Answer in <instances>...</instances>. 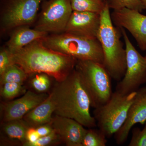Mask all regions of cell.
<instances>
[{
	"label": "cell",
	"mask_w": 146,
	"mask_h": 146,
	"mask_svg": "<svg viewBox=\"0 0 146 146\" xmlns=\"http://www.w3.org/2000/svg\"><path fill=\"white\" fill-rule=\"evenodd\" d=\"M9 52L11 63L21 67L28 75L44 73L57 82L65 80L74 70L77 62L74 58L45 46L41 39Z\"/></svg>",
	"instance_id": "1"
},
{
	"label": "cell",
	"mask_w": 146,
	"mask_h": 146,
	"mask_svg": "<svg viewBox=\"0 0 146 146\" xmlns=\"http://www.w3.org/2000/svg\"><path fill=\"white\" fill-rule=\"evenodd\" d=\"M50 95L56 115L73 119L89 128L97 126L90 113V96L76 68L65 80L57 82Z\"/></svg>",
	"instance_id": "2"
},
{
	"label": "cell",
	"mask_w": 146,
	"mask_h": 146,
	"mask_svg": "<svg viewBox=\"0 0 146 146\" xmlns=\"http://www.w3.org/2000/svg\"><path fill=\"white\" fill-rule=\"evenodd\" d=\"M110 9L106 2L100 13L97 38L103 52V65L112 78L119 82L126 71V52L120 39L119 32L113 25Z\"/></svg>",
	"instance_id": "3"
},
{
	"label": "cell",
	"mask_w": 146,
	"mask_h": 146,
	"mask_svg": "<svg viewBox=\"0 0 146 146\" xmlns=\"http://www.w3.org/2000/svg\"><path fill=\"white\" fill-rule=\"evenodd\" d=\"M45 46L68 55L78 60H91L103 64L104 54L99 41L64 32L41 39Z\"/></svg>",
	"instance_id": "4"
},
{
	"label": "cell",
	"mask_w": 146,
	"mask_h": 146,
	"mask_svg": "<svg viewBox=\"0 0 146 146\" xmlns=\"http://www.w3.org/2000/svg\"><path fill=\"white\" fill-rule=\"evenodd\" d=\"M136 94L137 91L123 94L115 91L105 104L95 108L97 126L107 138H111L124 123Z\"/></svg>",
	"instance_id": "5"
},
{
	"label": "cell",
	"mask_w": 146,
	"mask_h": 146,
	"mask_svg": "<svg viewBox=\"0 0 146 146\" xmlns=\"http://www.w3.org/2000/svg\"><path fill=\"white\" fill-rule=\"evenodd\" d=\"M75 68L89 93L91 107L96 108L105 104L113 92L112 78L103 65L91 60H77Z\"/></svg>",
	"instance_id": "6"
},
{
	"label": "cell",
	"mask_w": 146,
	"mask_h": 146,
	"mask_svg": "<svg viewBox=\"0 0 146 146\" xmlns=\"http://www.w3.org/2000/svg\"><path fill=\"white\" fill-rule=\"evenodd\" d=\"M121 29L125 43L127 68L122 79L117 84L115 91L123 94L137 91L146 83V56H143L133 46L125 29Z\"/></svg>",
	"instance_id": "7"
},
{
	"label": "cell",
	"mask_w": 146,
	"mask_h": 146,
	"mask_svg": "<svg viewBox=\"0 0 146 146\" xmlns=\"http://www.w3.org/2000/svg\"><path fill=\"white\" fill-rule=\"evenodd\" d=\"M73 11L71 0H47L35 29L48 33L63 32Z\"/></svg>",
	"instance_id": "8"
},
{
	"label": "cell",
	"mask_w": 146,
	"mask_h": 146,
	"mask_svg": "<svg viewBox=\"0 0 146 146\" xmlns=\"http://www.w3.org/2000/svg\"><path fill=\"white\" fill-rule=\"evenodd\" d=\"M45 0H6L1 16L2 27L5 30L32 24L40 4Z\"/></svg>",
	"instance_id": "9"
},
{
	"label": "cell",
	"mask_w": 146,
	"mask_h": 146,
	"mask_svg": "<svg viewBox=\"0 0 146 146\" xmlns=\"http://www.w3.org/2000/svg\"><path fill=\"white\" fill-rule=\"evenodd\" d=\"M138 11L123 8L111 14L113 24L127 30L134 37L138 46L146 51V16Z\"/></svg>",
	"instance_id": "10"
},
{
	"label": "cell",
	"mask_w": 146,
	"mask_h": 146,
	"mask_svg": "<svg viewBox=\"0 0 146 146\" xmlns=\"http://www.w3.org/2000/svg\"><path fill=\"white\" fill-rule=\"evenodd\" d=\"M146 122V87L137 91L136 98L130 106L124 123L115 133V142L118 145L124 143L130 130L135 124L144 125Z\"/></svg>",
	"instance_id": "11"
},
{
	"label": "cell",
	"mask_w": 146,
	"mask_h": 146,
	"mask_svg": "<svg viewBox=\"0 0 146 146\" xmlns=\"http://www.w3.org/2000/svg\"><path fill=\"white\" fill-rule=\"evenodd\" d=\"M100 14L73 11L65 32L91 38H97L100 24Z\"/></svg>",
	"instance_id": "12"
},
{
	"label": "cell",
	"mask_w": 146,
	"mask_h": 146,
	"mask_svg": "<svg viewBox=\"0 0 146 146\" xmlns=\"http://www.w3.org/2000/svg\"><path fill=\"white\" fill-rule=\"evenodd\" d=\"M54 130L68 146H82L87 129L76 120L56 115L50 123Z\"/></svg>",
	"instance_id": "13"
},
{
	"label": "cell",
	"mask_w": 146,
	"mask_h": 146,
	"mask_svg": "<svg viewBox=\"0 0 146 146\" xmlns=\"http://www.w3.org/2000/svg\"><path fill=\"white\" fill-rule=\"evenodd\" d=\"M48 96L46 94H36L28 91L22 98L5 105L4 108V121L7 122L23 119L27 113L42 103Z\"/></svg>",
	"instance_id": "14"
},
{
	"label": "cell",
	"mask_w": 146,
	"mask_h": 146,
	"mask_svg": "<svg viewBox=\"0 0 146 146\" xmlns=\"http://www.w3.org/2000/svg\"><path fill=\"white\" fill-rule=\"evenodd\" d=\"M48 33L29 28L27 26L16 28L7 42V49L10 52L18 50L36 40L43 39Z\"/></svg>",
	"instance_id": "15"
},
{
	"label": "cell",
	"mask_w": 146,
	"mask_h": 146,
	"mask_svg": "<svg viewBox=\"0 0 146 146\" xmlns=\"http://www.w3.org/2000/svg\"><path fill=\"white\" fill-rule=\"evenodd\" d=\"M54 110V104L50 95L42 103L27 113L23 119L29 126L36 128L50 123Z\"/></svg>",
	"instance_id": "16"
},
{
	"label": "cell",
	"mask_w": 146,
	"mask_h": 146,
	"mask_svg": "<svg viewBox=\"0 0 146 146\" xmlns=\"http://www.w3.org/2000/svg\"><path fill=\"white\" fill-rule=\"evenodd\" d=\"M29 127L23 120L21 119L5 122L3 130L9 138L19 140L23 144L27 141V131Z\"/></svg>",
	"instance_id": "17"
},
{
	"label": "cell",
	"mask_w": 146,
	"mask_h": 146,
	"mask_svg": "<svg viewBox=\"0 0 146 146\" xmlns=\"http://www.w3.org/2000/svg\"><path fill=\"white\" fill-rule=\"evenodd\" d=\"M73 11H86L99 13L104 9L105 0H71Z\"/></svg>",
	"instance_id": "18"
},
{
	"label": "cell",
	"mask_w": 146,
	"mask_h": 146,
	"mask_svg": "<svg viewBox=\"0 0 146 146\" xmlns=\"http://www.w3.org/2000/svg\"><path fill=\"white\" fill-rule=\"evenodd\" d=\"M28 75L18 65L12 64L1 76V85L6 82L22 84Z\"/></svg>",
	"instance_id": "19"
},
{
	"label": "cell",
	"mask_w": 146,
	"mask_h": 146,
	"mask_svg": "<svg viewBox=\"0 0 146 146\" xmlns=\"http://www.w3.org/2000/svg\"><path fill=\"white\" fill-rule=\"evenodd\" d=\"M90 128L87 129L82 141V146H105L107 137L101 130Z\"/></svg>",
	"instance_id": "20"
},
{
	"label": "cell",
	"mask_w": 146,
	"mask_h": 146,
	"mask_svg": "<svg viewBox=\"0 0 146 146\" xmlns=\"http://www.w3.org/2000/svg\"><path fill=\"white\" fill-rule=\"evenodd\" d=\"M110 9L113 10L123 8L138 11L140 12L145 9L141 0H105Z\"/></svg>",
	"instance_id": "21"
},
{
	"label": "cell",
	"mask_w": 146,
	"mask_h": 146,
	"mask_svg": "<svg viewBox=\"0 0 146 146\" xmlns=\"http://www.w3.org/2000/svg\"><path fill=\"white\" fill-rule=\"evenodd\" d=\"M22 84L6 82L1 85V96L5 98H13L17 96L22 89Z\"/></svg>",
	"instance_id": "22"
},
{
	"label": "cell",
	"mask_w": 146,
	"mask_h": 146,
	"mask_svg": "<svg viewBox=\"0 0 146 146\" xmlns=\"http://www.w3.org/2000/svg\"><path fill=\"white\" fill-rule=\"evenodd\" d=\"M50 84L49 76L44 73L36 75L31 80L32 85L34 89L42 93L48 90Z\"/></svg>",
	"instance_id": "23"
},
{
	"label": "cell",
	"mask_w": 146,
	"mask_h": 146,
	"mask_svg": "<svg viewBox=\"0 0 146 146\" xmlns=\"http://www.w3.org/2000/svg\"><path fill=\"white\" fill-rule=\"evenodd\" d=\"M61 141L60 137L54 130L47 136H42L35 142L32 143H26L23 144L24 146H46L57 143Z\"/></svg>",
	"instance_id": "24"
},
{
	"label": "cell",
	"mask_w": 146,
	"mask_h": 146,
	"mask_svg": "<svg viewBox=\"0 0 146 146\" xmlns=\"http://www.w3.org/2000/svg\"><path fill=\"white\" fill-rule=\"evenodd\" d=\"M142 130L139 128H133L129 146H146V122Z\"/></svg>",
	"instance_id": "25"
},
{
	"label": "cell",
	"mask_w": 146,
	"mask_h": 146,
	"mask_svg": "<svg viewBox=\"0 0 146 146\" xmlns=\"http://www.w3.org/2000/svg\"><path fill=\"white\" fill-rule=\"evenodd\" d=\"M12 64L10 54L7 48L1 50L0 52V75H1L10 65Z\"/></svg>",
	"instance_id": "26"
},
{
	"label": "cell",
	"mask_w": 146,
	"mask_h": 146,
	"mask_svg": "<svg viewBox=\"0 0 146 146\" xmlns=\"http://www.w3.org/2000/svg\"><path fill=\"white\" fill-rule=\"evenodd\" d=\"M40 137V136L36 131V128L30 127L27 131V141L26 142L28 143H33L37 141Z\"/></svg>",
	"instance_id": "27"
},
{
	"label": "cell",
	"mask_w": 146,
	"mask_h": 146,
	"mask_svg": "<svg viewBox=\"0 0 146 146\" xmlns=\"http://www.w3.org/2000/svg\"><path fill=\"white\" fill-rule=\"evenodd\" d=\"M36 129L37 133L40 137L49 135L54 130L50 123L40 126L36 128Z\"/></svg>",
	"instance_id": "28"
},
{
	"label": "cell",
	"mask_w": 146,
	"mask_h": 146,
	"mask_svg": "<svg viewBox=\"0 0 146 146\" xmlns=\"http://www.w3.org/2000/svg\"><path fill=\"white\" fill-rule=\"evenodd\" d=\"M144 6L145 9L146 10V0H141Z\"/></svg>",
	"instance_id": "29"
},
{
	"label": "cell",
	"mask_w": 146,
	"mask_h": 146,
	"mask_svg": "<svg viewBox=\"0 0 146 146\" xmlns=\"http://www.w3.org/2000/svg\"><path fill=\"white\" fill-rule=\"evenodd\" d=\"M145 56H146V55H145Z\"/></svg>",
	"instance_id": "30"
}]
</instances>
